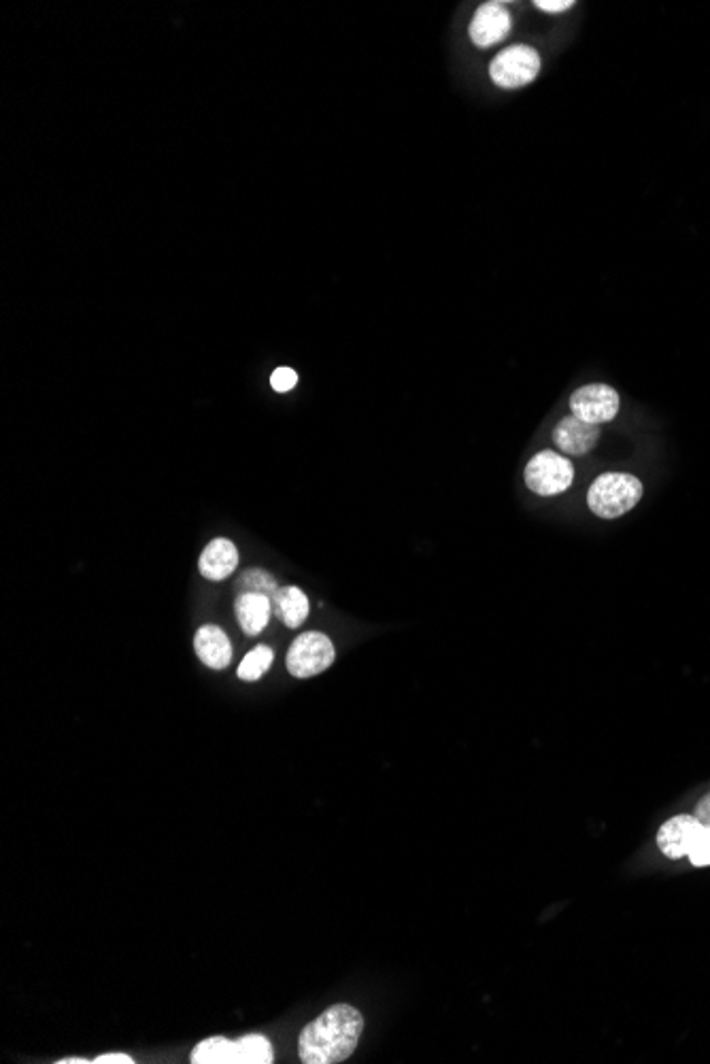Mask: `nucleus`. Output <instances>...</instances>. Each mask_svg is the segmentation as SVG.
Listing matches in <instances>:
<instances>
[{
  "mask_svg": "<svg viewBox=\"0 0 710 1064\" xmlns=\"http://www.w3.org/2000/svg\"><path fill=\"white\" fill-rule=\"evenodd\" d=\"M364 1031V1018L351 1005H332L302 1028L298 1056L304 1064H336L347 1060Z\"/></svg>",
  "mask_w": 710,
  "mask_h": 1064,
  "instance_id": "nucleus-1",
  "label": "nucleus"
},
{
  "mask_svg": "<svg viewBox=\"0 0 710 1064\" xmlns=\"http://www.w3.org/2000/svg\"><path fill=\"white\" fill-rule=\"evenodd\" d=\"M642 493H645V487L636 476L606 472L591 483L587 506L600 519H619L642 500Z\"/></svg>",
  "mask_w": 710,
  "mask_h": 1064,
  "instance_id": "nucleus-2",
  "label": "nucleus"
},
{
  "mask_svg": "<svg viewBox=\"0 0 710 1064\" xmlns=\"http://www.w3.org/2000/svg\"><path fill=\"white\" fill-rule=\"evenodd\" d=\"M540 68L543 58L532 45H511L489 64V77L502 90H519L540 75Z\"/></svg>",
  "mask_w": 710,
  "mask_h": 1064,
  "instance_id": "nucleus-3",
  "label": "nucleus"
},
{
  "mask_svg": "<svg viewBox=\"0 0 710 1064\" xmlns=\"http://www.w3.org/2000/svg\"><path fill=\"white\" fill-rule=\"evenodd\" d=\"M334 659L336 650L332 640L319 631H307L292 642L285 665L294 678H313L324 674Z\"/></svg>",
  "mask_w": 710,
  "mask_h": 1064,
  "instance_id": "nucleus-4",
  "label": "nucleus"
},
{
  "mask_svg": "<svg viewBox=\"0 0 710 1064\" xmlns=\"http://www.w3.org/2000/svg\"><path fill=\"white\" fill-rule=\"evenodd\" d=\"M574 483V466L555 451L536 453L526 466V485L540 497H553L568 491Z\"/></svg>",
  "mask_w": 710,
  "mask_h": 1064,
  "instance_id": "nucleus-5",
  "label": "nucleus"
},
{
  "mask_svg": "<svg viewBox=\"0 0 710 1064\" xmlns=\"http://www.w3.org/2000/svg\"><path fill=\"white\" fill-rule=\"evenodd\" d=\"M619 404V393L611 385L604 383L585 385L570 396L572 415L591 425L613 421L619 413Z\"/></svg>",
  "mask_w": 710,
  "mask_h": 1064,
  "instance_id": "nucleus-6",
  "label": "nucleus"
},
{
  "mask_svg": "<svg viewBox=\"0 0 710 1064\" xmlns=\"http://www.w3.org/2000/svg\"><path fill=\"white\" fill-rule=\"evenodd\" d=\"M513 17L511 11L502 3H485L472 15L468 26V37L481 49L498 45L511 34Z\"/></svg>",
  "mask_w": 710,
  "mask_h": 1064,
  "instance_id": "nucleus-7",
  "label": "nucleus"
},
{
  "mask_svg": "<svg viewBox=\"0 0 710 1064\" xmlns=\"http://www.w3.org/2000/svg\"><path fill=\"white\" fill-rule=\"evenodd\" d=\"M702 825L696 816H676L664 822L657 833V846L668 858L689 856L702 833Z\"/></svg>",
  "mask_w": 710,
  "mask_h": 1064,
  "instance_id": "nucleus-8",
  "label": "nucleus"
},
{
  "mask_svg": "<svg viewBox=\"0 0 710 1064\" xmlns=\"http://www.w3.org/2000/svg\"><path fill=\"white\" fill-rule=\"evenodd\" d=\"M600 440V427L591 425L579 417H566L553 429V442L566 455L581 457L596 449Z\"/></svg>",
  "mask_w": 710,
  "mask_h": 1064,
  "instance_id": "nucleus-9",
  "label": "nucleus"
},
{
  "mask_svg": "<svg viewBox=\"0 0 710 1064\" xmlns=\"http://www.w3.org/2000/svg\"><path fill=\"white\" fill-rule=\"evenodd\" d=\"M196 657L211 669H226L232 661V644L224 629L217 625H205L194 636Z\"/></svg>",
  "mask_w": 710,
  "mask_h": 1064,
  "instance_id": "nucleus-10",
  "label": "nucleus"
},
{
  "mask_svg": "<svg viewBox=\"0 0 710 1064\" xmlns=\"http://www.w3.org/2000/svg\"><path fill=\"white\" fill-rule=\"evenodd\" d=\"M239 565V551L226 538H215L198 559V570L207 580H226Z\"/></svg>",
  "mask_w": 710,
  "mask_h": 1064,
  "instance_id": "nucleus-11",
  "label": "nucleus"
},
{
  "mask_svg": "<svg viewBox=\"0 0 710 1064\" xmlns=\"http://www.w3.org/2000/svg\"><path fill=\"white\" fill-rule=\"evenodd\" d=\"M236 619H239L241 629L245 636H260L270 621V612H273V602L268 595L262 593H239L234 602Z\"/></svg>",
  "mask_w": 710,
  "mask_h": 1064,
  "instance_id": "nucleus-12",
  "label": "nucleus"
},
{
  "mask_svg": "<svg viewBox=\"0 0 710 1064\" xmlns=\"http://www.w3.org/2000/svg\"><path fill=\"white\" fill-rule=\"evenodd\" d=\"M273 612L279 616L281 623L290 629H298L309 616V599L298 587H281L270 597Z\"/></svg>",
  "mask_w": 710,
  "mask_h": 1064,
  "instance_id": "nucleus-13",
  "label": "nucleus"
},
{
  "mask_svg": "<svg viewBox=\"0 0 710 1064\" xmlns=\"http://www.w3.org/2000/svg\"><path fill=\"white\" fill-rule=\"evenodd\" d=\"M273 1060V1045L262 1035H245L234 1041V1064H270Z\"/></svg>",
  "mask_w": 710,
  "mask_h": 1064,
  "instance_id": "nucleus-14",
  "label": "nucleus"
},
{
  "mask_svg": "<svg viewBox=\"0 0 710 1064\" xmlns=\"http://www.w3.org/2000/svg\"><path fill=\"white\" fill-rule=\"evenodd\" d=\"M192 1064H234V1041L226 1037H209L192 1050Z\"/></svg>",
  "mask_w": 710,
  "mask_h": 1064,
  "instance_id": "nucleus-15",
  "label": "nucleus"
},
{
  "mask_svg": "<svg viewBox=\"0 0 710 1064\" xmlns=\"http://www.w3.org/2000/svg\"><path fill=\"white\" fill-rule=\"evenodd\" d=\"M273 659H275L273 648L260 644V646L253 648L251 652H247L245 659L239 665V672H236V674H239L241 680L256 682L268 672L270 665H273Z\"/></svg>",
  "mask_w": 710,
  "mask_h": 1064,
  "instance_id": "nucleus-16",
  "label": "nucleus"
},
{
  "mask_svg": "<svg viewBox=\"0 0 710 1064\" xmlns=\"http://www.w3.org/2000/svg\"><path fill=\"white\" fill-rule=\"evenodd\" d=\"M277 589L279 587H277L275 576L264 570H247L239 578V593H262V595L273 597Z\"/></svg>",
  "mask_w": 710,
  "mask_h": 1064,
  "instance_id": "nucleus-17",
  "label": "nucleus"
},
{
  "mask_svg": "<svg viewBox=\"0 0 710 1064\" xmlns=\"http://www.w3.org/2000/svg\"><path fill=\"white\" fill-rule=\"evenodd\" d=\"M689 861L696 867L710 865V827L702 829L696 846H693V850L689 852Z\"/></svg>",
  "mask_w": 710,
  "mask_h": 1064,
  "instance_id": "nucleus-18",
  "label": "nucleus"
},
{
  "mask_svg": "<svg viewBox=\"0 0 710 1064\" xmlns=\"http://www.w3.org/2000/svg\"><path fill=\"white\" fill-rule=\"evenodd\" d=\"M296 383H298V374H296L292 368H285V366H283V368H277V370L273 372V376H270V387H273V389L279 391V393H285V391L294 389Z\"/></svg>",
  "mask_w": 710,
  "mask_h": 1064,
  "instance_id": "nucleus-19",
  "label": "nucleus"
},
{
  "mask_svg": "<svg viewBox=\"0 0 710 1064\" xmlns=\"http://www.w3.org/2000/svg\"><path fill=\"white\" fill-rule=\"evenodd\" d=\"M534 7L543 13H562L574 7V0H536Z\"/></svg>",
  "mask_w": 710,
  "mask_h": 1064,
  "instance_id": "nucleus-20",
  "label": "nucleus"
},
{
  "mask_svg": "<svg viewBox=\"0 0 710 1064\" xmlns=\"http://www.w3.org/2000/svg\"><path fill=\"white\" fill-rule=\"evenodd\" d=\"M92 1062H96V1064H134V1058L128 1056V1054H103V1056H98Z\"/></svg>",
  "mask_w": 710,
  "mask_h": 1064,
  "instance_id": "nucleus-21",
  "label": "nucleus"
},
{
  "mask_svg": "<svg viewBox=\"0 0 710 1064\" xmlns=\"http://www.w3.org/2000/svg\"><path fill=\"white\" fill-rule=\"evenodd\" d=\"M696 818L702 827H710V795H706L700 803H698V810H696Z\"/></svg>",
  "mask_w": 710,
  "mask_h": 1064,
  "instance_id": "nucleus-22",
  "label": "nucleus"
},
{
  "mask_svg": "<svg viewBox=\"0 0 710 1064\" xmlns=\"http://www.w3.org/2000/svg\"><path fill=\"white\" fill-rule=\"evenodd\" d=\"M88 1062L90 1060H86V1058H62V1060H58V1064H88Z\"/></svg>",
  "mask_w": 710,
  "mask_h": 1064,
  "instance_id": "nucleus-23",
  "label": "nucleus"
}]
</instances>
